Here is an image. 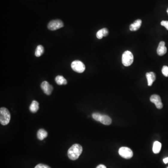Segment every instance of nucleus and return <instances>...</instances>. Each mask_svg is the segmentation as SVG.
<instances>
[{
    "instance_id": "26",
    "label": "nucleus",
    "mask_w": 168,
    "mask_h": 168,
    "mask_svg": "<svg viewBox=\"0 0 168 168\" xmlns=\"http://www.w3.org/2000/svg\"><path fill=\"white\" fill-rule=\"evenodd\" d=\"M167 13H168V10H167Z\"/></svg>"
},
{
    "instance_id": "25",
    "label": "nucleus",
    "mask_w": 168,
    "mask_h": 168,
    "mask_svg": "<svg viewBox=\"0 0 168 168\" xmlns=\"http://www.w3.org/2000/svg\"><path fill=\"white\" fill-rule=\"evenodd\" d=\"M163 161H164V164H167V163H168V158H165L164 159Z\"/></svg>"
},
{
    "instance_id": "23",
    "label": "nucleus",
    "mask_w": 168,
    "mask_h": 168,
    "mask_svg": "<svg viewBox=\"0 0 168 168\" xmlns=\"http://www.w3.org/2000/svg\"><path fill=\"white\" fill-rule=\"evenodd\" d=\"M102 30L104 37H106V36H108V29H106V28H103V29H102Z\"/></svg>"
},
{
    "instance_id": "4",
    "label": "nucleus",
    "mask_w": 168,
    "mask_h": 168,
    "mask_svg": "<svg viewBox=\"0 0 168 168\" xmlns=\"http://www.w3.org/2000/svg\"><path fill=\"white\" fill-rule=\"evenodd\" d=\"M119 154L122 158L127 159L131 158L133 156L132 150L126 147H121L119 150Z\"/></svg>"
},
{
    "instance_id": "27",
    "label": "nucleus",
    "mask_w": 168,
    "mask_h": 168,
    "mask_svg": "<svg viewBox=\"0 0 168 168\" xmlns=\"http://www.w3.org/2000/svg\"></svg>"
},
{
    "instance_id": "13",
    "label": "nucleus",
    "mask_w": 168,
    "mask_h": 168,
    "mask_svg": "<svg viewBox=\"0 0 168 168\" xmlns=\"http://www.w3.org/2000/svg\"><path fill=\"white\" fill-rule=\"evenodd\" d=\"M55 81L57 85H66L67 83L66 79L63 77L61 75H58L55 78Z\"/></svg>"
},
{
    "instance_id": "11",
    "label": "nucleus",
    "mask_w": 168,
    "mask_h": 168,
    "mask_svg": "<svg viewBox=\"0 0 168 168\" xmlns=\"http://www.w3.org/2000/svg\"><path fill=\"white\" fill-rule=\"evenodd\" d=\"M142 21L140 19H138L135 21L134 23L131 24L129 27V29L131 31H137L140 29L142 25Z\"/></svg>"
},
{
    "instance_id": "6",
    "label": "nucleus",
    "mask_w": 168,
    "mask_h": 168,
    "mask_svg": "<svg viewBox=\"0 0 168 168\" xmlns=\"http://www.w3.org/2000/svg\"><path fill=\"white\" fill-rule=\"evenodd\" d=\"M63 27V22L60 20L51 21L48 25V28L51 31H56Z\"/></svg>"
},
{
    "instance_id": "5",
    "label": "nucleus",
    "mask_w": 168,
    "mask_h": 168,
    "mask_svg": "<svg viewBox=\"0 0 168 168\" xmlns=\"http://www.w3.org/2000/svg\"><path fill=\"white\" fill-rule=\"evenodd\" d=\"M71 67L73 71L78 72L82 73L86 69L85 65L81 61L75 60L72 62Z\"/></svg>"
},
{
    "instance_id": "18",
    "label": "nucleus",
    "mask_w": 168,
    "mask_h": 168,
    "mask_svg": "<svg viewBox=\"0 0 168 168\" xmlns=\"http://www.w3.org/2000/svg\"><path fill=\"white\" fill-rule=\"evenodd\" d=\"M102 114L101 113H93L92 115L93 118L95 119V121H98V122H100L101 116Z\"/></svg>"
},
{
    "instance_id": "9",
    "label": "nucleus",
    "mask_w": 168,
    "mask_h": 168,
    "mask_svg": "<svg viewBox=\"0 0 168 168\" xmlns=\"http://www.w3.org/2000/svg\"><path fill=\"white\" fill-rule=\"evenodd\" d=\"M167 48L165 46V43L164 42L161 41L159 44L158 49H157V53L159 56H163L166 54L167 52Z\"/></svg>"
},
{
    "instance_id": "1",
    "label": "nucleus",
    "mask_w": 168,
    "mask_h": 168,
    "mask_svg": "<svg viewBox=\"0 0 168 168\" xmlns=\"http://www.w3.org/2000/svg\"><path fill=\"white\" fill-rule=\"evenodd\" d=\"M83 148L78 144H74L68 150V156L72 160L78 159L82 152Z\"/></svg>"
},
{
    "instance_id": "8",
    "label": "nucleus",
    "mask_w": 168,
    "mask_h": 168,
    "mask_svg": "<svg viewBox=\"0 0 168 168\" xmlns=\"http://www.w3.org/2000/svg\"><path fill=\"white\" fill-rule=\"evenodd\" d=\"M41 87L45 93L47 95H51L52 92L53 91V87L52 85H50V84L46 81L42 83Z\"/></svg>"
},
{
    "instance_id": "12",
    "label": "nucleus",
    "mask_w": 168,
    "mask_h": 168,
    "mask_svg": "<svg viewBox=\"0 0 168 168\" xmlns=\"http://www.w3.org/2000/svg\"><path fill=\"white\" fill-rule=\"evenodd\" d=\"M103 124L106 125H109L112 123V119L110 117L107 115H102L100 122Z\"/></svg>"
},
{
    "instance_id": "16",
    "label": "nucleus",
    "mask_w": 168,
    "mask_h": 168,
    "mask_svg": "<svg viewBox=\"0 0 168 168\" xmlns=\"http://www.w3.org/2000/svg\"><path fill=\"white\" fill-rule=\"evenodd\" d=\"M162 147V144L158 141H155L153 144V151L154 153L158 154L160 152Z\"/></svg>"
},
{
    "instance_id": "17",
    "label": "nucleus",
    "mask_w": 168,
    "mask_h": 168,
    "mask_svg": "<svg viewBox=\"0 0 168 168\" xmlns=\"http://www.w3.org/2000/svg\"><path fill=\"white\" fill-rule=\"evenodd\" d=\"M44 52V48L41 45H39L37 46L35 51V55L36 57H39Z\"/></svg>"
},
{
    "instance_id": "7",
    "label": "nucleus",
    "mask_w": 168,
    "mask_h": 168,
    "mask_svg": "<svg viewBox=\"0 0 168 168\" xmlns=\"http://www.w3.org/2000/svg\"><path fill=\"white\" fill-rule=\"evenodd\" d=\"M150 101L151 102L155 104L157 108L159 109H162L163 107L161 98L157 94H153L150 98Z\"/></svg>"
},
{
    "instance_id": "21",
    "label": "nucleus",
    "mask_w": 168,
    "mask_h": 168,
    "mask_svg": "<svg viewBox=\"0 0 168 168\" xmlns=\"http://www.w3.org/2000/svg\"><path fill=\"white\" fill-rule=\"evenodd\" d=\"M35 168H51L48 165H46L44 164H37Z\"/></svg>"
},
{
    "instance_id": "19",
    "label": "nucleus",
    "mask_w": 168,
    "mask_h": 168,
    "mask_svg": "<svg viewBox=\"0 0 168 168\" xmlns=\"http://www.w3.org/2000/svg\"><path fill=\"white\" fill-rule=\"evenodd\" d=\"M162 73L164 76L168 77V66H164L163 67L162 70Z\"/></svg>"
},
{
    "instance_id": "2",
    "label": "nucleus",
    "mask_w": 168,
    "mask_h": 168,
    "mask_svg": "<svg viewBox=\"0 0 168 168\" xmlns=\"http://www.w3.org/2000/svg\"><path fill=\"white\" fill-rule=\"evenodd\" d=\"M10 113L7 108H1L0 109V122L1 125H7L10 120Z\"/></svg>"
},
{
    "instance_id": "15",
    "label": "nucleus",
    "mask_w": 168,
    "mask_h": 168,
    "mask_svg": "<svg viewBox=\"0 0 168 168\" xmlns=\"http://www.w3.org/2000/svg\"><path fill=\"white\" fill-rule=\"evenodd\" d=\"M39 109V103L36 101H33L32 102L30 107V110L32 113H35Z\"/></svg>"
},
{
    "instance_id": "24",
    "label": "nucleus",
    "mask_w": 168,
    "mask_h": 168,
    "mask_svg": "<svg viewBox=\"0 0 168 168\" xmlns=\"http://www.w3.org/2000/svg\"><path fill=\"white\" fill-rule=\"evenodd\" d=\"M96 168H107V167L103 164H99L96 167Z\"/></svg>"
},
{
    "instance_id": "10",
    "label": "nucleus",
    "mask_w": 168,
    "mask_h": 168,
    "mask_svg": "<svg viewBox=\"0 0 168 168\" xmlns=\"http://www.w3.org/2000/svg\"><path fill=\"white\" fill-rule=\"evenodd\" d=\"M146 76L147 81H148V86H152L154 82L155 81V79H156L155 73L153 72H147L146 74Z\"/></svg>"
},
{
    "instance_id": "3",
    "label": "nucleus",
    "mask_w": 168,
    "mask_h": 168,
    "mask_svg": "<svg viewBox=\"0 0 168 168\" xmlns=\"http://www.w3.org/2000/svg\"><path fill=\"white\" fill-rule=\"evenodd\" d=\"M134 61V56L130 51H125L122 56V63L125 66H129Z\"/></svg>"
},
{
    "instance_id": "14",
    "label": "nucleus",
    "mask_w": 168,
    "mask_h": 168,
    "mask_svg": "<svg viewBox=\"0 0 168 168\" xmlns=\"http://www.w3.org/2000/svg\"><path fill=\"white\" fill-rule=\"evenodd\" d=\"M48 136V133L46 131L43 129H40L38 130L37 133V138L39 140H43L44 139L47 137Z\"/></svg>"
},
{
    "instance_id": "22",
    "label": "nucleus",
    "mask_w": 168,
    "mask_h": 168,
    "mask_svg": "<svg viewBox=\"0 0 168 168\" xmlns=\"http://www.w3.org/2000/svg\"><path fill=\"white\" fill-rule=\"evenodd\" d=\"M161 25L165 27L167 30H168V21H162L161 22Z\"/></svg>"
},
{
    "instance_id": "20",
    "label": "nucleus",
    "mask_w": 168,
    "mask_h": 168,
    "mask_svg": "<svg viewBox=\"0 0 168 168\" xmlns=\"http://www.w3.org/2000/svg\"><path fill=\"white\" fill-rule=\"evenodd\" d=\"M96 37L98 39H102L103 37V34L102 30V29L99 30L96 33Z\"/></svg>"
}]
</instances>
